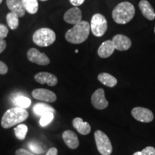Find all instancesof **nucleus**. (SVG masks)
Masks as SVG:
<instances>
[{
    "instance_id": "f257e3e1",
    "label": "nucleus",
    "mask_w": 155,
    "mask_h": 155,
    "mask_svg": "<svg viewBox=\"0 0 155 155\" xmlns=\"http://www.w3.org/2000/svg\"><path fill=\"white\" fill-rule=\"evenodd\" d=\"M91 27L89 22L87 21H81L68 30L65 37L68 42L72 44H81L88 39Z\"/></svg>"
},
{
    "instance_id": "f03ea898",
    "label": "nucleus",
    "mask_w": 155,
    "mask_h": 155,
    "mask_svg": "<svg viewBox=\"0 0 155 155\" xmlns=\"http://www.w3.org/2000/svg\"><path fill=\"white\" fill-rule=\"evenodd\" d=\"M28 116V111L25 108L19 107L9 108L2 118V127L5 129H9L25 121Z\"/></svg>"
},
{
    "instance_id": "7ed1b4c3",
    "label": "nucleus",
    "mask_w": 155,
    "mask_h": 155,
    "mask_svg": "<svg viewBox=\"0 0 155 155\" xmlns=\"http://www.w3.org/2000/svg\"><path fill=\"white\" fill-rule=\"evenodd\" d=\"M135 7L129 2H123L118 5L112 12L114 22L120 25H125L134 18Z\"/></svg>"
},
{
    "instance_id": "20e7f679",
    "label": "nucleus",
    "mask_w": 155,
    "mask_h": 155,
    "mask_svg": "<svg viewBox=\"0 0 155 155\" xmlns=\"http://www.w3.org/2000/svg\"><path fill=\"white\" fill-rule=\"evenodd\" d=\"M56 40V35L50 28H40L35 31L32 36L34 43L40 47H48L54 43Z\"/></svg>"
},
{
    "instance_id": "39448f33",
    "label": "nucleus",
    "mask_w": 155,
    "mask_h": 155,
    "mask_svg": "<svg viewBox=\"0 0 155 155\" xmlns=\"http://www.w3.org/2000/svg\"><path fill=\"white\" fill-rule=\"evenodd\" d=\"M95 141L97 150L102 155H111L113 152V147L109 138L105 133L101 130H97L94 133Z\"/></svg>"
},
{
    "instance_id": "423d86ee",
    "label": "nucleus",
    "mask_w": 155,
    "mask_h": 155,
    "mask_svg": "<svg viewBox=\"0 0 155 155\" xmlns=\"http://www.w3.org/2000/svg\"><path fill=\"white\" fill-rule=\"evenodd\" d=\"M91 30L96 37H102L108 29V23L106 17L101 14H95L91 21Z\"/></svg>"
},
{
    "instance_id": "0eeeda50",
    "label": "nucleus",
    "mask_w": 155,
    "mask_h": 155,
    "mask_svg": "<svg viewBox=\"0 0 155 155\" xmlns=\"http://www.w3.org/2000/svg\"><path fill=\"white\" fill-rule=\"evenodd\" d=\"M131 115L137 121L150 123L154 119V114L151 110L143 107H135L131 110Z\"/></svg>"
},
{
    "instance_id": "6e6552de",
    "label": "nucleus",
    "mask_w": 155,
    "mask_h": 155,
    "mask_svg": "<svg viewBox=\"0 0 155 155\" xmlns=\"http://www.w3.org/2000/svg\"><path fill=\"white\" fill-rule=\"evenodd\" d=\"M28 60L32 63L40 65H48L50 63V59L45 54L41 53L36 48H30L28 51Z\"/></svg>"
},
{
    "instance_id": "1a4fd4ad",
    "label": "nucleus",
    "mask_w": 155,
    "mask_h": 155,
    "mask_svg": "<svg viewBox=\"0 0 155 155\" xmlns=\"http://www.w3.org/2000/svg\"><path fill=\"white\" fill-rule=\"evenodd\" d=\"M91 104L94 108L98 110H103L107 108L108 102L105 97V92L103 88H98L93 94Z\"/></svg>"
},
{
    "instance_id": "9d476101",
    "label": "nucleus",
    "mask_w": 155,
    "mask_h": 155,
    "mask_svg": "<svg viewBox=\"0 0 155 155\" xmlns=\"http://www.w3.org/2000/svg\"><path fill=\"white\" fill-rule=\"evenodd\" d=\"M32 96L37 100L48 103L55 102L57 99V96L55 93L45 88L35 89L32 91Z\"/></svg>"
},
{
    "instance_id": "9b49d317",
    "label": "nucleus",
    "mask_w": 155,
    "mask_h": 155,
    "mask_svg": "<svg viewBox=\"0 0 155 155\" xmlns=\"http://www.w3.org/2000/svg\"><path fill=\"white\" fill-rule=\"evenodd\" d=\"M63 19L65 22L75 25L82 21V12L78 7H72L65 13Z\"/></svg>"
},
{
    "instance_id": "f8f14e48",
    "label": "nucleus",
    "mask_w": 155,
    "mask_h": 155,
    "mask_svg": "<svg viewBox=\"0 0 155 155\" xmlns=\"http://www.w3.org/2000/svg\"><path fill=\"white\" fill-rule=\"evenodd\" d=\"M111 40L115 49L119 51H125V50H129L131 46L130 39L124 35H116Z\"/></svg>"
},
{
    "instance_id": "ddd939ff",
    "label": "nucleus",
    "mask_w": 155,
    "mask_h": 155,
    "mask_svg": "<svg viewBox=\"0 0 155 155\" xmlns=\"http://www.w3.org/2000/svg\"><path fill=\"white\" fill-rule=\"evenodd\" d=\"M35 80L40 84L47 83L49 86H55L58 83V78L55 75L48 72L38 73L35 75Z\"/></svg>"
},
{
    "instance_id": "4468645a",
    "label": "nucleus",
    "mask_w": 155,
    "mask_h": 155,
    "mask_svg": "<svg viewBox=\"0 0 155 155\" xmlns=\"http://www.w3.org/2000/svg\"><path fill=\"white\" fill-rule=\"evenodd\" d=\"M63 137L64 142L71 150H75L79 146V140L78 136L75 132L71 130H66L63 133Z\"/></svg>"
},
{
    "instance_id": "2eb2a0df",
    "label": "nucleus",
    "mask_w": 155,
    "mask_h": 155,
    "mask_svg": "<svg viewBox=\"0 0 155 155\" xmlns=\"http://www.w3.org/2000/svg\"><path fill=\"white\" fill-rule=\"evenodd\" d=\"M7 5L11 12L16 14L19 17L25 16L26 11L22 5V0H7Z\"/></svg>"
},
{
    "instance_id": "dca6fc26",
    "label": "nucleus",
    "mask_w": 155,
    "mask_h": 155,
    "mask_svg": "<svg viewBox=\"0 0 155 155\" xmlns=\"http://www.w3.org/2000/svg\"><path fill=\"white\" fill-rule=\"evenodd\" d=\"M115 48L112 40H108L101 45L98 49V55L101 58H107L114 53Z\"/></svg>"
},
{
    "instance_id": "f3484780",
    "label": "nucleus",
    "mask_w": 155,
    "mask_h": 155,
    "mask_svg": "<svg viewBox=\"0 0 155 155\" xmlns=\"http://www.w3.org/2000/svg\"><path fill=\"white\" fill-rule=\"evenodd\" d=\"M139 7L142 13L143 16L149 20L152 21L155 19L154 9L147 0H141L139 4Z\"/></svg>"
},
{
    "instance_id": "a211bd4d",
    "label": "nucleus",
    "mask_w": 155,
    "mask_h": 155,
    "mask_svg": "<svg viewBox=\"0 0 155 155\" xmlns=\"http://www.w3.org/2000/svg\"><path fill=\"white\" fill-rule=\"evenodd\" d=\"M73 126L81 134L87 135L91 131V127L88 122H85L80 117H77L73 119Z\"/></svg>"
},
{
    "instance_id": "6ab92c4d",
    "label": "nucleus",
    "mask_w": 155,
    "mask_h": 155,
    "mask_svg": "<svg viewBox=\"0 0 155 155\" xmlns=\"http://www.w3.org/2000/svg\"><path fill=\"white\" fill-rule=\"evenodd\" d=\"M98 79L104 86L113 88L117 84V79L107 73H101L98 75Z\"/></svg>"
},
{
    "instance_id": "aec40b11",
    "label": "nucleus",
    "mask_w": 155,
    "mask_h": 155,
    "mask_svg": "<svg viewBox=\"0 0 155 155\" xmlns=\"http://www.w3.org/2000/svg\"><path fill=\"white\" fill-rule=\"evenodd\" d=\"M33 112L36 115L42 116L44 114L48 113V112H52V113H55V109L49 105L43 103H39L36 104L33 106Z\"/></svg>"
},
{
    "instance_id": "412c9836",
    "label": "nucleus",
    "mask_w": 155,
    "mask_h": 155,
    "mask_svg": "<svg viewBox=\"0 0 155 155\" xmlns=\"http://www.w3.org/2000/svg\"><path fill=\"white\" fill-rule=\"evenodd\" d=\"M22 2L25 11L28 12L30 14L34 15L38 11V0H22Z\"/></svg>"
},
{
    "instance_id": "4be33fe9",
    "label": "nucleus",
    "mask_w": 155,
    "mask_h": 155,
    "mask_svg": "<svg viewBox=\"0 0 155 155\" xmlns=\"http://www.w3.org/2000/svg\"><path fill=\"white\" fill-rule=\"evenodd\" d=\"M12 101L16 107H19L22 108H27L30 106L31 100L28 97L22 96H17L13 98Z\"/></svg>"
},
{
    "instance_id": "5701e85b",
    "label": "nucleus",
    "mask_w": 155,
    "mask_h": 155,
    "mask_svg": "<svg viewBox=\"0 0 155 155\" xmlns=\"http://www.w3.org/2000/svg\"><path fill=\"white\" fill-rule=\"evenodd\" d=\"M7 22L11 30H15L19 26V17L10 12L7 15Z\"/></svg>"
},
{
    "instance_id": "b1692460",
    "label": "nucleus",
    "mask_w": 155,
    "mask_h": 155,
    "mask_svg": "<svg viewBox=\"0 0 155 155\" xmlns=\"http://www.w3.org/2000/svg\"><path fill=\"white\" fill-rule=\"evenodd\" d=\"M15 136L19 140H23L26 137L27 133H28V128L25 124H19L14 129Z\"/></svg>"
},
{
    "instance_id": "393cba45",
    "label": "nucleus",
    "mask_w": 155,
    "mask_h": 155,
    "mask_svg": "<svg viewBox=\"0 0 155 155\" xmlns=\"http://www.w3.org/2000/svg\"><path fill=\"white\" fill-rule=\"evenodd\" d=\"M54 115L52 112H48V113L44 114L41 116L40 119V124L41 127H45L48 124H49L52 120L53 119Z\"/></svg>"
},
{
    "instance_id": "a878e982",
    "label": "nucleus",
    "mask_w": 155,
    "mask_h": 155,
    "mask_svg": "<svg viewBox=\"0 0 155 155\" xmlns=\"http://www.w3.org/2000/svg\"><path fill=\"white\" fill-rule=\"evenodd\" d=\"M133 155H155V148L153 147H147L141 152H135Z\"/></svg>"
},
{
    "instance_id": "bb28decb",
    "label": "nucleus",
    "mask_w": 155,
    "mask_h": 155,
    "mask_svg": "<svg viewBox=\"0 0 155 155\" xmlns=\"http://www.w3.org/2000/svg\"><path fill=\"white\" fill-rule=\"evenodd\" d=\"M28 147L32 152L36 153V154H42L44 152V150L42 148V147L37 143L31 142L28 144Z\"/></svg>"
},
{
    "instance_id": "cd10ccee",
    "label": "nucleus",
    "mask_w": 155,
    "mask_h": 155,
    "mask_svg": "<svg viewBox=\"0 0 155 155\" xmlns=\"http://www.w3.org/2000/svg\"><path fill=\"white\" fill-rule=\"evenodd\" d=\"M9 30L5 25L0 24V39H5L7 36Z\"/></svg>"
},
{
    "instance_id": "c85d7f7f",
    "label": "nucleus",
    "mask_w": 155,
    "mask_h": 155,
    "mask_svg": "<svg viewBox=\"0 0 155 155\" xmlns=\"http://www.w3.org/2000/svg\"><path fill=\"white\" fill-rule=\"evenodd\" d=\"M8 72V67L4 62L0 61V74L5 75Z\"/></svg>"
},
{
    "instance_id": "c756f323",
    "label": "nucleus",
    "mask_w": 155,
    "mask_h": 155,
    "mask_svg": "<svg viewBox=\"0 0 155 155\" xmlns=\"http://www.w3.org/2000/svg\"><path fill=\"white\" fill-rule=\"evenodd\" d=\"M15 154L16 155H34L32 154V153L28 152V150H25V149H19L16 151L15 152Z\"/></svg>"
},
{
    "instance_id": "7c9ffc66",
    "label": "nucleus",
    "mask_w": 155,
    "mask_h": 155,
    "mask_svg": "<svg viewBox=\"0 0 155 155\" xmlns=\"http://www.w3.org/2000/svg\"><path fill=\"white\" fill-rule=\"evenodd\" d=\"M7 48V42L4 39H0V54Z\"/></svg>"
},
{
    "instance_id": "2f4dec72",
    "label": "nucleus",
    "mask_w": 155,
    "mask_h": 155,
    "mask_svg": "<svg viewBox=\"0 0 155 155\" xmlns=\"http://www.w3.org/2000/svg\"><path fill=\"white\" fill-rule=\"evenodd\" d=\"M84 2L85 0H70V2L73 5H74L75 7H78V6L83 5Z\"/></svg>"
},
{
    "instance_id": "473e14b6",
    "label": "nucleus",
    "mask_w": 155,
    "mask_h": 155,
    "mask_svg": "<svg viewBox=\"0 0 155 155\" xmlns=\"http://www.w3.org/2000/svg\"><path fill=\"white\" fill-rule=\"evenodd\" d=\"M58 151L55 147H52L48 151L45 155H58Z\"/></svg>"
},
{
    "instance_id": "72a5a7b5",
    "label": "nucleus",
    "mask_w": 155,
    "mask_h": 155,
    "mask_svg": "<svg viewBox=\"0 0 155 155\" xmlns=\"http://www.w3.org/2000/svg\"><path fill=\"white\" fill-rule=\"evenodd\" d=\"M78 53V50L76 49L75 50V53Z\"/></svg>"
},
{
    "instance_id": "f704fd0d",
    "label": "nucleus",
    "mask_w": 155,
    "mask_h": 155,
    "mask_svg": "<svg viewBox=\"0 0 155 155\" xmlns=\"http://www.w3.org/2000/svg\"><path fill=\"white\" fill-rule=\"evenodd\" d=\"M40 1H42V2H45V1H48V0H40Z\"/></svg>"
},
{
    "instance_id": "c9c22d12",
    "label": "nucleus",
    "mask_w": 155,
    "mask_h": 155,
    "mask_svg": "<svg viewBox=\"0 0 155 155\" xmlns=\"http://www.w3.org/2000/svg\"><path fill=\"white\" fill-rule=\"evenodd\" d=\"M2 1H3V0H0V4L2 2Z\"/></svg>"
},
{
    "instance_id": "e433bc0d",
    "label": "nucleus",
    "mask_w": 155,
    "mask_h": 155,
    "mask_svg": "<svg viewBox=\"0 0 155 155\" xmlns=\"http://www.w3.org/2000/svg\"><path fill=\"white\" fill-rule=\"evenodd\" d=\"M154 33H155V28H154Z\"/></svg>"
}]
</instances>
